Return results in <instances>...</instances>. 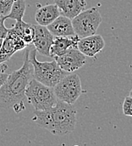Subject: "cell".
Segmentation results:
<instances>
[{
	"label": "cell",
	"instance_id": "obj_1",
	"mask_svg": "<svg viewBox=\"0 0 132 146\" xmlns=\"http://www.w3.org/2000/svg\"><path fill=\"white\" fill-rule=\"evenodd\" d=\"M30 50V47L25 49L21 68L9 74L7 80L0 88L1 108H13L17 113L25 109V90L33 78V67L29 58Z\"/></svg>",
	"mask_w": 132,
	"mask_h": 146
},
{
	"label": "cell",
	"instance_id": "obj_2",
	"mask_svg": "<svg viewBox=\"0 0 132 146\" xmlns=\"http://www.w3.org/2000/svg\"><path fill=\"white\" fill-rule=\"evenodd\" d=\"M76 113L74 105L58 100L56 105L51 108L44 111L35 110L32 121L54 135L64 136L75 130Z\"/></svg>",
	"mask_w": 132,
	"mask_h": 146
},
{
	"label": "cell",
	"instance_id": "obj_3",
	"mask_svg": "<svg viewBox=\"0 0 132 146\" xmlns=\"http://www.w3.org/2000/svg\"><path fill=\"white\" fill-rule=\"evenodd\" d=\"M29 58L33 67V78L50 87H54L69 73L63 70L55 59L51 62H40L37 58V50L31 48Z\"/></svg>",
	"mask_w": 132,
	"mask_h": 146
},
{
	"label": "cell",
	"instance_id": "obj_4",
	"mask_svg": "<svg viewBox=\"0 0 132 146\" xmlns=\"http://www.w3.org/2000/svg\"><path fill=\"white\" fill-rule=\"evenodd\" d=\"M25 97L37 111L47 110L58 102L53 88L37 81L34 78L30 80L26 87Z\"/></svg>",
	"mask_w": 132,
	"mask_h": 146
},
{
	"label": "cell",
	"instance_id": "obj_5",
	"mask_svg": "<svg viewBox=\"0 0 132 146\" xmlns=\"http://www.w3.org/2000/svg\"><path fill=\"white\" fill-rule=\"evenodd\" d=\"M102 21L103 18L98 9L91 8L85 9L73 18L72 24L75 35L82 38L96 34Z\"/></svg>",
	"mask_w": 132,
	"mask_h": 146
},
{
	"label": "cell",
	"instance_id": "obj_6",
	"mask_svg": "<svg viewBox=\"0 0 132 146\" xmlns=\"http://www.w3.org/2000/svg\"><path fill=\"white\" fill-rule=\"evenodd\" d=\"M53 90L58 100L74 105L82 94L81 79L76 74H68L53 87Z\"/></svg>",
	"mask_w": 132,
	"mask_h": 146
},
{
	"label": "cell",
	"instance_id": "obj_7",
	"mask_svg": "<svg viewBox=\"0 0 132 146\" xmlns=\"http://www.w3.org/2000/svg\"><path fill=\"white\" fill-rule=\"evenodd\" d=\"M26 42L12 28L9 29L0 49V64L9 60L15 52L26 48Z\"/></svg>",
	"mask_w": 132,
	"mask_h": 146
},
{
	"label": "cell",
	"instance_id": "obj_8",
	"mask_svg": "<svg viewBox=\"0 0 132 146\" xmlns=\"http://www.w3.org/2000/svg\"><path fill=\"white\" fill-rule=\"evenodd\" d=\"M87 56L78 47L69 49L65 54L54 58L59 67L68 73H72L82 68L87 63Z\"/></svg>",
	"mask_w": 132,
	"mask_h": 146
},
{
	"label": "cell",
	"instance_id": "obj_9",
	"mask_svg": "<svg viewBox=\"0 0 132 146\" xmlns=\"http://www.w3.org/2000/svg\"><path fill=\"white\" fill-rule=\"evenodd\" d=\"M34 27L35 36L32 43L35 49L41 55L50 57V48L55 36L49 31L47 26L37 25H34Z\"/></svg>",
	"mask_w": 132,
	"mask_h": 146
},
{
	"label": "cell",
	"instance_id": "obj_10",
	"mask_svg": "<svg viewBox=\"0 0 132 146\" xmlns=\"http://www.w3.org/2000/svg\"><path fill=\"white\" fill-rule=\"evenodd\" d=\"M105 46V42L100 35H91L80 38L77 47L87 57L93 58L101 52Z\"/></svg>",
	"mask_w": 132,
	"mask_h": 146
},
{
	"label": "cell",
	"instance_id": "obj_11",
	"mask_svg": "<svg viewBox=\"0 0 132 146\" xmlns=\"http://www.w3.org/2000/svg\"><path fill=\"white\" fill-rule=\"evenodd\" d=\"M79 40L80 37L77 35L70 36H55L50 48V57L54 58L65 54L72 47H77Z\"/></svg>",
	"mask_w": 132,
	"mask_h": 146
},
{
	"label": "cell",
	"instance_id": "obj_12",
	"mask_svg": "<svg viewBox=\"0 0 132 146\" xmlns=\"http://www.w3.org/2000/svg\"><path fill=\"white\" fill-rule=\"evenodd\" d=\"M54 3L59 8L62 15L71 20L84 11L87 5L86 0H54Z\"/></svg>",
	"mask_w": 132,
	"mask_h": 146
},
{
	"label": "cell",
	"instance_id": "obj_13",
	"mask_svg": "<svg viewBox=\"0 0 132 146\" xmlns=\"http://www.w3.org/2000/svg\"><path fill=\"white\" fill-rule=\"evenodd\" d=\"M47 27L54 36H70L75 35L72 20L65 15H59Z\"/></svg>",
	"mask_w": 132,
	"mask_h": 146
},
{
	"label": "cell",
	"instance_id": "obj_14",
	"mask_svg": "<svg viewBox=\"0 0 132 146\" xmlns=\"http://www.w3.org/2000/svg\"><path fill=\"white\" fill-rule=\"evenodd\" d=\"M61 15L57 4H47L39 8L35 14V20L40 25L47 26Z\"/></svg>",
	"mask_w": 132,
	"mask_h": 146
},
{
	"label": "cell",
	"instance_id": "obj_15",
	"mask_svg": "<svg viewBox=\"0 0 132 146\" xmlns=\"http://www.w3.org/2000/svg\"><path fill=\"white\" fill-rule=\"evenodd\" d=\"M12 29L26 42L27 45L32 43L35 36V27L33 25L25 23L23 21H16Z\"/></svg>",
	"mask_w": 132,
	"mask_h": 146
},
{
	"label": "cell",
	"instance_id": "obj_16",
	"mask_svg": "<svg viewBox=\"0 0 132 146\" xmlns=\"http://www.w3.org/2000/svg\"><path fill=\"white\" fill-rule=\"evenodd\" d=\"M26 9V3L25 0H15L10 12L6 15V19H12L16 21H23V17Z\"/></svg>",
	"mask_w": 132,
	"mask_h": 146
},
{
	"label": "cell",
	"instance_id": "obj_17",
	"mask_svg": "<svg viewBox=\"0 0 132 146\" xmlns=\"http://www.w3.org/2000/svg\"><path fill=\"white\" fill-rule=\"evenodd\" d=\"M15 0H0V15H7L14 4Z\"/></svg>",
	"mask_w": 132,
	"mask_h": 146
},
{
	"label": "cell",
	"instance_id": "obj_18",
	"mask_svg": "<svg viewBox=\"0 0 132 146\" xmlns=\"http://www.w3.org/2000/svg\"><path fill=\"white\" fill-rule=\"evenodd\" d=\"M123 112L125 116L132 117V97L128 96L123 102Z\"/></svg>",
	"mask_w": 132,
	"mask_h": 146
},
{
	"label": "cell",
	"instance_id": "obj_19",
	"mask_svg": "<svg viewBox=\"0 0 132 146\" xmlns=\"http://www.w3.org/2000/svg\"><path fill=\"white\" fill-rule=\"evenodd\" d=\"M5 20H6V15L3 16L0 15V38H5L9 31V29L6 28L4 25Z\"/></svg>",
	"mask_w": 132,
	"mask_h": 146
},
{
	"label": "cell",
	"instance_id": "obj_20",
	"mask_svg": "<svg viewBox=\"0 0 132 146\" xmlns=\"http://www.w3.org/2000/svg\"><path fill=\"white\" fill-rule=\"evenodd\" d=\"M8 77H9L8 74H6L4 72H0V88L3 85V84L5 83Z\"/></svg>",
	"mask_w": 132,
	"mask_h": 146
},
{
	"label": "cell",
	"instance_id": "obj_21",
	"mask_svg": "<svg viewBox=\"0 0 132 146\" xmlns=\"http://www.w3.org/2000/svg\"><path fill=\"white\" fill-rule=\"evenodd\" d=\"M3 39L4 38H0V49L2 47V45H3Z\"/></svg>",
	"mask_w": 132,
	"mask_h": 146
},
{
	"label": "cell",
	"instance_id": "obj_22",
	"mask_svg": "<svg viewBox=\"0 0 132 146\" xmlns=\"http://www.w3.org/2000/svg\"><path fill=\"white\" fill-rule=\"evenodd\" d=\"M130 96H131L132 97V89L131 90V92H130Z\"/></svg>",
	"mask_w": 132,
	"mask_h": 146
}]
</instances>
